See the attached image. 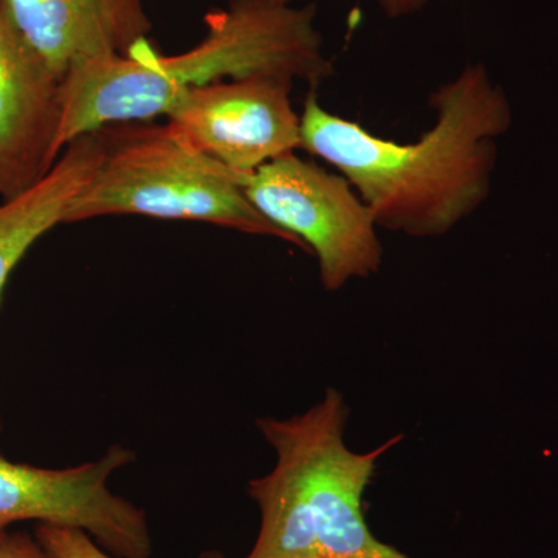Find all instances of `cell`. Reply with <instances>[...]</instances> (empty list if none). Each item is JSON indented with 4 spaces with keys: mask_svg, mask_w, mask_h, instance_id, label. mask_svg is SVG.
<instances>
[{
    "mask_svg": "<svg viewBox=\"0 0 558 558\" xmlns=\"http://www.w3.org/2000/svg\"><path fill=\"white\" fill-rule=\"evenodd\" d=\"M435 124L417 142L381 138L319 105L301 113V149L354 186L377 227L418 240L446 236L487 201L497 140L512 124L505 90L470 64L429 95Z\"/></svg>",
    "mask_w": 558,
    "mask_h": 558,
    "instance_id": "cell-1",
    "label": "cell"
},
{
    "mask_svg": "<svg viewBox=\"0 0 558 558\" xmlns=\"http://www.w3.org/2000/svg\"><path fill=\"white\" fill-rule=\"evenodd\" d=\"M315 13L295 0H230L205 16V38L183 53L163 57L148 40L130 57L81 62L61 81L58 150L112 124L165 117L180 95L218 81L282 76L317 89L333 65Z\"/></svg>",
    "mask_w": 558,
    "mask_h": 558,
    "instance_id": "cell-2",
    "label": "cell"
},
{
    "mask_svg": "<svg viewBox=\"0 0 558 558\" xmlns=\"http://www.w3.org/2000/svg\"><path fill=\"white\" fill-rule=\"evenodd\" d=\"M348 416L343 396L329 388L303 414L256 422L277 464L248 483L260 526L245 558H413L380 542L363 512L377 462L402 435L357 453L344 442Z\"/></svg>",
    "mask_w": 558,
    "mask_h": 558,
    "instance_id": "cell-3",
    "label": "cell"
},
{
    "mask_svg": "<svg viewBox=\"0 0 558 558\" xmlns=\"http://www.w3.org/2000/svg\"><path fill=\"white\" fill-rule=\"evenodd\" d=\"M105 153L65 223L102 216L199 220L226 229L296 244L250 204L244 178L191 148L167 123L146 121L102 128Z\"/></svg>",
    "mask_w": 558,
    "mask_h": 558,
    "instance_id": "cell-4",
    "label": "cell"
},
{
    "mask_svg": "<svg viewBox=\"0 0 558 558\" xmlns=\"http://www.w3.org/2000/svg\"><path fill=\"white\" fill-rule=\"evenodd\" d=\"M242 186L264 218L317 256L319 281L329 292L380 270L379 227L340 172L292 153L250 172Z\"/></svg>",
    "mask_w": 558,
    "mask_h": 558,
    "instance_id": "cell-5",
    "label": "cell"
},
{
    "mask_svg": "<svg viewBox=\"0 0 558 558\" xmlns=\"http://www.w3.org/2000/svg\"><path fill=\"white\" fill-rule=\"evenodd\" d=\"M134 451L113 446L100 459L68 469H43L0 458V538L22 521L83 529L117 558H150L148 517L110 492L117 470Z\"/></svg>",
    "mask_w": 558,
    "mask_h": 558,
    "instance_id": "cell-6",
    "label": "cell"
},
{
    "mask_svg": "<svg viewBox=\"0 0 558 558\" xmlns=\"http://www.w3.org/2000/svg\"><path fill=\"white\" fill-rule=\"evenodd\" d=\"M293 83L282 76L218 81L180 95L165 119L191 148L250 174L301 148V117L290 101Z\"/></svg>",
    "mask_w": 558,
    "mask_h": 558,
    "instance_id": "cell-7",
    "label": "cell"
},
{
    "mask_svg": "<svg viewBox=\"0 0 558 558\" xmlns=\"http://www.w3.org/2000/svg\"><path fill=\"white\" fill-rule=\"evenodd\" d=\"M61 81L11 25L0 5V197L10 199L60 159Z\"/></svg>",
    "mask_w": 558,
    "mask_h": 558,
    "instance_id": "cell-8",
    "label": "cell"
},
{
    "mask_svg": "<svg viewBox=\"0 0 558 558\" xmlns=\"http://www.w3.org/2000/svg\"><path fill=\"white\" fill-rule=\"evenodd\" d=\"M0 5L60 81L81 62L130 57L153 31L145 0H0Z\"/></svg>",
    "mask_w": 558,
    "mask_h": 558,
    "instance_id": "cell-9",
    "label": "cell"
},
{
    "mask_svg": "<svg viewBox=\"0 0 558 558\" xmlns=\"http://www.w3.org/2000/svg\"><path fill=\"white\" fill-rule=\"evenodd\" d=\"M105 153L101 131L73 140L44 178L0 202V296L28 248L65 223L70 204L89 183Z\"/></svg>",
    "mask_w": 558,
    "mask_h": 558,
    "instance_id": "cell-10",
    "label": "cell"
},
{
    "mask_svg": "<svg viewBox=\"0 0 558 558\" xmlns=\"http://www.w3.org/2000/svg\"><path fill=\"white\" fill-rule=\"evenodd\" d=\"M35 537L53 558H117L102 549L87 532L78 527L39 523ZM199 558H223L219 550H207Z\"/></svg>",
    "mask_w": 558,
    "mask_h": 558,
    "instance_id": "cell-11",
    "label": "cell"
},
{
    "mask_svg": "<svg viewBox=\"0 0 558 558\" xmlns=\"http://www.w3.org/2000/svg\"><path fill=\"white\" fill-rule=\"evenodd\" d=\"M0 558H53L44 549L35 535L9 532L0 538Z\"/></svg>",
    "mask_w": 558,
    "mask_h": 558,
    "instance_id": "cell-12",
    "label": "cell"
},
{
    "mask_svg": "<svg viewBox=\"0 0 558 558\" xmlns=\"http://www.w3.org/2000/svg\"><path fill=\"white\" fill-rule=\"evenodd\" d=\"M429 2L432 0H377V5L389 20H402L424 10Z\"/></svg>",
    "mask_w": 558,
    "mask_h": 558,
    "instance_id": "cell-13",
    "label": "cell"
}]
</instances>
